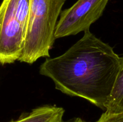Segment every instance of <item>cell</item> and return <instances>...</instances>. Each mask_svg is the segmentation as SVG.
I'll return each instance as SVG.
<instances>
[{
  "label": "cell",
  "mask_w": 123,
  "mask_h": 122,
  "mask_svg": "<svg viewBox=\"0 0 123 122\" xmlns=\"http://www.w3.org/2000/svg\"><path fill=\"white\" fill-rule=\"evenodd\" d=\"M120 62L121 57L112 48L88 30L64 53L46 59L39 72L51 79L62 93L105 110Z\"/></svg>",
  "instance_id": "1"
},
{
  "label": "cell",
  "mask_w": 123,
  "mask_h": 122,
  "mask_svg": "<svg viewBox=\"0 0 123 122\" xmlns=\"http://www.w3.org/2000/svg\"><path fill=\"white\" fill-rule=\"evenodd\" d=\"M66 0H30L28 23L22 53L18 61L32 64L50 56L58 18Z\"/></svg>",
  "instance_id": "2"
},
{
  "label": "cell",
  "mask_w": 123,
  "mask_h": 122,
  "mask_svg": "<svg viewBox=\"0 0 123 122\" xmlns=\"http://www.w3.org/2000/svg\"><path fill=\"white\" fill-rule=\"evenodd\" d=\"M30 0H2L0 5V63L20 58L25 44Z\"/></svg>",
  "instance_id": "3"
},
{
  "label": "cell",
  "mask_w": 123,
  "mask_h": 122,
  "mask_svg": "<svg viewBox=\"0 0 123 122\" xmlns=\"http://www.w3.org/2000/svg\"><path fill=\"white\" fill-rule=\"evenodd\" d=\"M109 0H78L72 7L61 11L55 37L74 35L90 30V26L103 14Z\"/></svg>",
  "instance_id": "4"
},
{
  "label": "cell",
  "mask_w": 123,
  "mask_h": 122,
  "mask_svg": "<svg viewBox=\"0 0 123 122\" xmlns=\"http://www.w3.org/2000/svg\"><path fill=\"white\" fill-rule=\"evenodd\" d=\"M63 108L55 105H43L22 114L17 119L8 122H63Z\"/></svg>",
  "instance_id": "5"
},
{
  "label": "cell",
  "mask_w": 123,
  "mask_h": 122,
  "mask_svg": "<svg viewBox=\"0 0 123 122\" xmlns=\"http://www.w3.org/2000/svg\"><path fill=\"white\" fill-rule=\"evenodd\" d=\"M105 111L111 112L123 111V56L112 91L105 106Z\"/></svg>",
  "instance_id": "6"
},
{
  "label": "cell",
  "mask_w": 123,
  "mask_h": 122,
  "mask_svg": "<svg viewBox=\"0 0 123 122\" xmlns=\"http://www.w3.org/2000/svg\"><path fill=\"white\" fill-rule=\"evenodd\" d=\"M96 122H123V111L111 112L105 111Z\"/></svg>",
  "instance_id": "7"
},
{
  "label": "cell",
  "mask_w": 123,
  "mask_h": 122,
  "mask_svg": "<svg viewBox=\"0 0 123 122\" xmlns=\"http://www.w3.org/2000/svg\"><path fill=\"white\" fill-rule=\"evenodd\" d=\"M74 122H85L84 120H83L82 118H76L75 120L74 121Z\"/></svg>",
  "instance_id": "8"
}]
</instances>
